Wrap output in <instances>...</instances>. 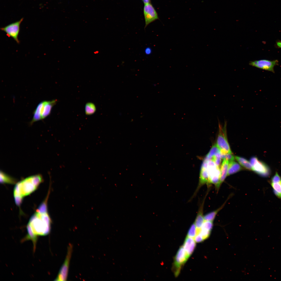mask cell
I'll use <instances>...</instances> for the list:
<instances>
[{
  "instance_id": "4dcf8cb0",
  "label": "cell",
  "mask_w": 281,
  "mask_h": 281,
  "mask_svg": "<svg viewBox=\"0 0 281 281\" xmlns=\"http://www.w3.org/2000/svg\"><path fill=\"white\" fill-rule=\"evenodd\" d=\"M279 184H280V185H281V183H280V182H279Z\"/></svg>"
},
{
  "instance_id": "2e32d148",
  "label": "cell",
  "mask_w": 281,
  "mask_h": 281,
  "mask_svg": "<svg viewBox=\"0 0 281 281\" xmlns=\"http://www.w3.org/2000/svg\"><path fill=\"white\" fill-rule=\"evenodd\" d=\"M227 201V200L222 206L216 210L212 211L204 216V220L205 221H213L218 212L223 208Z\"/></svg>"
},
{
  "instance_id": "3957f363",
  "label": "cell",
  "mask_w": 281,
  "mask_h": 281,
  "mask_svg": "<svg viewBox=\"0 0 281 281\" xmlns=\"http://www.w3.org/2000/svg\"><path fill=\"white\" fill-rule=\"evenodd\" d=\"M207 170L208 175L209 184H214L217 189L220 187V168L218 167L211 159L205 157L201 167Z\"/></svg>"
},
{
  "instance_id": "7402d4cb",
  "label": "cell",
  "mask_w": 281,
  "mask_h": 281,
  "mask_svg": "<svg viewBox=\"0 0 281 281\" xmlns=\"http://www.w3.org/2000/svg\"><path fill=\"white\" fill-rule=\"evenodd\" d=\"M197 234V229L194 222L192 224L188 231L187 236L188 237L194 238Z\"/></svg>"
},
{
  "instance_id": "ac0fdd59",
  "label": "cell",
  "mask_w": 281,
  "mask_h": 281,
  "mask_svg": "<svg viewBox=\"0 0 281 281\" xmlns=\"http://www.w3.org/2000/svg\"><path fill=\"white\" fill-rule=\"evenodd\" d=\"M235 158L239 163L244 167L248 169L252 170V165L250 162L242 157L235 156Z\"/></svg>"
},
{
  "instance_id": "4316f807",
  "label": "cell",
  "mask_w": 281,
  "mask_h": 281,
  "mask_svg": "<svg viewBox=\"0 0 281 281\" xmlns=\"http://www.w3.org/2000/svg\"><path fill=\"white\" fill-rule=\"evenodd\" d=\"M281 181V178L277 173H276L275 175L272 179V182L273 183H279Z\"/></svg>"
},
{
  "instance_id": "cb8c5ba5",
  "label": "cell",
  "mask_w": 281,
  "mask_h": 281,
  "mask_svg": "<svg viewBox=\"0 0 281 281\" xmlns=\"http://www.w3.org/2000/svg\"><path fill=\"white\" fill-rule=\"evenodd\" d=\"M213 227V221L205 220L201 228L211 231Z\"/></svg>"
},
{
  "instance_id": "d4e9b609",
  "label": "cell",
  "mask_w": 281,
  "mask_h": 281,
  "mask_svg": "<svg viewBox=\"0 0 281 281\" xmlns=\"http://www.w3.org/2000/svg\"><path fill=\"white\" fill-rule=\"evenodd\" d=\"M210 231L201 228L198 233H199L204 240L207 238L209 236ZM198 234V233H197Z\"/></svg>"
},
{
  "instance_id": "8fae6325",
  "label": "cell",
  "mask_w": 281,
  "mask_h": 281,
  "mask_svg": "<svg viewBox=\"0 0 281 281\" xmlns=\"http://www.w3.org/2000/svg\"><path fill=\"white\" fill-rule=\"evenodd\" d=\"M144 14L145 21V28L150 23L158 19L157 14L150 3L144 4Z\"/></svg>"
},
{
  "instance_id": "d6986e66",
  "label": "cell",
  "mask_w": 281,
  "mask_h": 281,
  "mask_svg": "<svg viewBox=\"0 0 281 281\" xmlns=\"http://www.w3.org/2000/svg\"><path fill=\"white\" fill-rule=\"evenodd\" d=\"M85 113L86 115H90L94 113L96 110L95 104L91 102L87 103L85 106Z\"/></svg>"
},
{
  "instance_id": "ba28073f",
  "label": "cell",
  "mask_w": 281,
  "mask_h": 281,
  "mask_svg": "<svg viewBox=\"0 0 281 281\" xmlns=\"http://www.w3.org/2000/svg\"><path fill=\"white\" fill-rule=\"evenodd\" d=\"M23 19V18H22L18 21L0 28L1 30L6 33L8 37L12 38L18 44L20 43L18 36L20 31V25Z\"/></svg>"
},
{
  "instance_id": "9a60e30c",
  "label": "cell",
  "mask_w": 281,
  "mask_h": 281,
  "mask_svg": "<svg viewBox=\"0 0 281 281\" xmlns=\"http://www.w3.org/2000/svg\"><path fill=\"white\" fill-rule=\"evenodd\" d=\"M241 169L240 165L237 163L233 161L229 162L228 175L235 173Z\"/></svg>"
},
{
  "instance_id": "484cf974",
  "label": "cell",
  "mask_w": 281,
  "mask_h": 281,
  "mask_svg": "<svg viewBox=\"0 0 281 281\" xmlns=\"http://www.w3.org/2000/svg\"><path fill=\"white\" fill-rule=\"evenodd\" d=\"M221 157L222 159H226L228 161H233L235 159L234 156L232 154H222L221 153Z\"/></svg>"
},
{
  "instance_id": "7c38bea8",
  "label": "cell",
  "mask_w": 281,
  "mask_h": 281,
  "mask_svg": "<svg viewBox=\"0 0 281 281\" xmlns=\"http://www.w3.org/2000/svg\"><path fill=\"white\" fill-rule=\"evenodd\" d=\"M193 238L187 236L184 241L183 247L189 258L193 252L196 244Z\"/></svg>"
},
{
  "instance_id": "9c48e42d",
  "label": "cell",
  "mask_w": 281,
  "mask_h": 281,
  "mask_svg": "<svg viewBox=\"0 0 281 281\" xmlns=\"http://www.w3.org/2000/svg\"><path fill=\"white\" fill-rule=\"evenodd\" d=\"M279 61L277 60H270L262 59L250 61L249 65L252 66L274 73V67L278 65Z\"/></svg>"
},
{
  "instance_id": "f546056e",
  "label": "cell",
  "mask_w": 281,
  "mask_h": 281,
  "mask_svg": "<svg viewBox=\"0 0 281 281\" xmlns=\"http://www.w3.org/2000/svg\"><path fill=\"white\" fill-rule=\"evenodd\" d=\"M144 4L150 3V0H142Z\"/></svg>"
},
{
  "instance_id": "e0dca14e",
  "label": "cell",
  "mask_w": 281,
  "mask_h": 281,
  "mask_svg": "<svg viewBox=\"0 0 281 281\" xmlns=\"http://www.w3.org/2000/svg\"><path fill=\"white\" fill-rule=\"evenodd\" d=\"M0 182L2 183L13 184L16 181L14 178L1 170Z\"/></svg>"
},
{
  "instance_id": "1f68e13d",
  "label": "cell",
  "mask_w": 281,
  "mask_h": 281,
  "mask_svg": "<svg viewBox=\"0 0 281 281\" xmlns=\"http://www.w3.org/2000/svg\"><path fill=\"white\" fill-rule=\"evenodd\" d=\"M279 182L281 183V181Z\"/></svg>"
},
{
  "instance_id": "ffe728a7",
  "label": "cell",
  "mask_w": 281,
  "mask_h": 281,
  "mask_svg": "<svg viewBox=\"0 0 281 281\" xmlns=\"http://www.w3.org/2000/svg\"><path fill=\"white\" fill-rule=\"evenodd\" d=\"M220 153L221 152L220 149L216 144H215L212 146L206 157L208 158H210L216 154Z\"/></svg>"
},
{
  "instance_id": "44dd1931",
  "label": "cell",
  "mask_w": 281,
  "mask_h": 281,
  "mask_svg": "<svg viewBox=\"0 0 281 281\" xmlns=\"http://www.w3.org/2000/svg\"><path fill=\"white\" fill-rule=\"evenodd\" d=\"M271 185L274 190L275 194L281 198V186L279 183L271 182Z\"/></svg>"
},
{
  "instance_id": "f1b7e54d",
  "label": "cell",
  "mask_w": 281,
  "mask_h": 281,
  "mask_svg": "<svg viewBox=\"0 0 281 281\" xmlns=\"http://www.w3.org/2000/svg\"><path fill=\"white\" fill-rule=\"evenodd\" d=\"M276 44L278 48H281V41H277L276 42Z\"/></svg>"
},
{
  "instance_id": "8992f818",
  "label": "cell",
  "mask_w": 281,
  "mask_h": 281,
  "mask_svg": "<svg viewBox=\"0 0 281 281\" xmlns=\"http://www.w3.org/2000/svg\"><path fill=\"white\" fill-rule=\"evenodd\" d=\"M56 100L44 101L40 102L34 111L37 116L41 117V120L45 118L50 114L53 107L56 104Z\"/></svg>"
},
{
  "instance_id": "83f0119b",
  "label": "cell",
  "mask_w": 281,
  "mask_h": 281,
  "mask_svg": "<svg viewBox=\"0 0 281 281\" xmlns=\"http://www.w3.org/2000/svg\"><path fill=\"white\" fill-rule=\"evenodd\" d=\"M195 241L197 243L203 241L204 239L199 233L197 234L195 237Z\"/></svg>"
},
{
  "instance_id": "4fadbf2b",
  "label": "cell",
  "mask_w": 281,
  "mask_h": 281,
  "mask_svg": "<svg viewBox=\"0 0 281 281\" xmlns=\"http://www.w3.org/2000/svg\"><path fill=\"white\" fill-rule=\"evenodd\" d=\"M204 202V201H203L199 208L194 222L196 228L197 233L199 232L201 229L205 221L203 215Z\"/></svg>"
},
{
  "instance_id": "277c9868",
  "label": "cell",
  "mask_w": 281,
  "mask_h": 281,
  "mask_svg": "<svg viewBox=\"0 0 281 281\" xmlns=\"http://www.w3.org/2000/svg\"><path fill=\"white\" fill-rule=\"evenodd\" d=\"M188 258L183 246H181L174 257L172 268L175 277L178 275L182 267Z\"/></svg>"
},
{
  "instance_id": "5b68a950",
  "label": "cell",
  "mask_w": 281,
  "mask_h": 281,
  "mask_svg": "<svg viewBox=\"0 0 281 281\" xmlns=\"http://www.w3.org/2000/svg\"><path fill=\"white\" fill-rule=\"evenodd\" d=\"M219 129L216 141L217 146L220 149L221 153L232 154L227 139L226 125L225 124L223 127L219 124Z\"/></svg>"
},
{
  "instance_id": "603a6c76",
  "label": "cell",
  "mask_w": 281,
  "mask_h": 281,
  "mask_svg": "<svg viewBox=\"0 0 281 281\" xmlns=\"http://www.w3.org/2000/svg\"><path fill=\"white\" fill-rule=\"evenodd\" d=\"M206 158L212 160L220 168V164L221 162V159H222L221 153H218L210 158Z\"/></svg>"
},
{
  "instance_id": "30bf717a",
  "label": "cell",
  "mask_w": 281,
  "mask_h": 281,
  "mask_svg": "<svg viewBox=\"0 0 281 281\" xmlns=\"http://www.w3.org/2000/svg\"><path fill=\"white\" fill-rule=\"evenodd\" d=\"M250 162L252 165V170L263 176H266L269 174L270 170L268 167L264 163L259 160L256 157H252Z\"/></svg>"
},
{
  "instance_id": "52a82bcc",
  "label": "cell",
  "mask_w": 281,
  "mask_h": 281,
  "mask_svg": "<svg viewBox=\"0 0 281 281\" xmlns=\"http://www.w3.org/2000/svg\"><path fill=\"white\" fill-rule=\"evenodd\" d=\"M73 248L72 245L69 244L67 247V253L64 262L61 267L58 276L54 280H66Z\"/></svg>"
},
{
  "instance_id": "7a4b0ae2",
  "label": "cell",
  "mask_w": 281,
  "mask_h": 281,
  "mask_svg": "<svg viewBox=\"0 0 281 281\" xmlns=\"http://www.w3.org/2000/svg\"><path fill=\"white\" fill-rule=\"evenodd\" d=\"M40 174L28 177L18 182L15 186L13 194L15 201L19 205L24 197L34 191L42 181Z\"/></svg>"
},
{
  "instance_id": "5bb4252c",
  "label": "cell",
  "mask_w": 281,
  "mask_h": 281,
  "mask_svg": "<svg viewBox=\"0 0 281 281\" xmlns=\"http://www.w3.org/2000/svg\"><path fill=\"white\" fill-rule=\"evenodd\" d=\"M228 161L226 159H224L220 167V182L221 184L228 175Z\"/></svg>"
},
{
  "instance_id": "6da1fadb",
  "label": "cell",
  "mask_w": 281,
  "mask_h": 281,
  "mask_svg": "<svg viewBox=\"0 0 281 281\" xmlns=\"http://www.w3.org/2000/svg\"><path fill=\"white\" fill-rule=\"evenodd\" d=\"M51 221L45 203L39 206L30 218L27 224L28 234L24 239H31L35 249L37 235H46L50 232Z\"/></svg>"
}]
</instances>
